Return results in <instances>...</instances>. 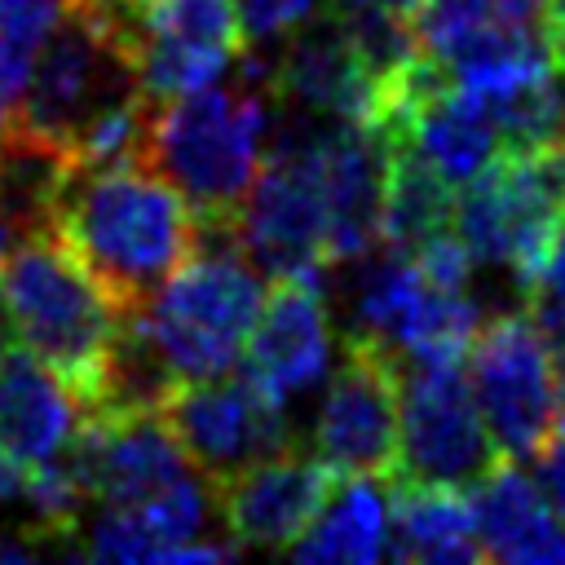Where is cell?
Here are the masks:
<instances>
[{
	"mask_svg": "<svg viewBox=\"0 0 565 565\" xmlns=\"http://www.w3.org/2000/svg\"><path fill=\"white\" fill-rule=\"evenodd\" d=\"M260 278L234 230H203L190 260L132 309L177 384L234 371L265 300Z\"/></svg>",
	"mask_w": 565,
	"mask_h": 565,
	"instance_id": "cell-5",
	"label": "cell"
},
{
	"mask_svg": "<svg viewBox=\"0 0 565 565\" xmlns=\"http://www.w3.org/2000/svg\"><path fill=\"white\" fill-rule=\"evenodd\" d=\"M349 274V335L384 344L393 358H463L481 309L472 287H446L384 243L344 260Z\"/></svg>",
	"mask_w": 565,
	"mask_h": 565,
	"instance_id": "cell-8",
	"label": "cell"
},
{
	"mask_svg": "<svg viewBox=\"0 0 565 565\" xmlns=\"http://www.w3.org/2000/svg\"><path fill=\"white\" fill-rule=\"evenodd\" d=\"M455 230V185L433 172L415 150L388 141L384 203H380V243L419 256L433 238Z\"/></svg>",
	"mask_w": 565,
	"mask_h": 565,
	"instance_id": "cell-22",
	"label": "cell"
},
{
	"mask_svg": "<svg viewBox=\"0 0 565 565\" xmlns=\"http://www.w3.org/2000/svg\"><path fill=\"white\" fill-rule=\"evenodd\" d=\"M499 450L459 358H397V468L388 481L472 490Z\"/></svg>",
	"mask_w": 565,
	"mask_h": 565,
	"instance_id": "cell-9",
	"label": "cell"
},
{
	"mask_svg": "<svg viewBox=\"0 0 565 565\" xmlns=\"http://www.w3.org/2000/svg\"><path fill=\"white\" fill-rule=\"evenodd\" d=\"M561 371H556V393H552V411H556V433H565V358H556Z\"/></svg>",
	"mask_w": 565,
	"mask_h": 565,
	"instance_id": "cell-31",
	"label": "cell"
},
{
	"mask_svg": "<svg viewBox=\"0 0 565 565\" xmlns=\"http://www.w3.org/2000/svg\"><path fill=\"white\" fill-rule=\"evenodd\" d=\"M88 4H97V9H110V13H124V18H137L146 0H88Z\"/></svg>",
	"mask_w": 565,
	"mask_h": 565,
	"instance_id": "cell-32",
	"label": "cell"
},
{
	"mask_svg": "<svg viewBox=\"0 0 565 565\" xmlns=\"http://www.w3.org/2000/svg\"><path fill=\"white\" fill-rule=\"evenodd\" d=\"M71 256L132 313L199 247V216L141 159L106 168H66L49 203V221Z\"/></svg>",
	"mask_w": 565,
	"mask_h": 565,
	"instance_id": "cell-1",
	"label": "cell"
},
{
	"mask_svg": "<svg viewBox=\"0 0 565 565\" xmlns=\"http://www.w3.org/2000/svg\"><path fill=\"white\" fill-rule=\"evenodd\" d=\"M265 88L278 106L362 124L371 119L380 93L353 35L327 4L287 35H278V57L265 62Z\"/></svg>",
	"mask_w": 565,
	"mask_h": 565,
	"instance_id": "cell-15",
	"label": "cell"
},
{
	"mask_svg": "<svg viewBox=\"0 0 565 565\" xmlns=\"http://www.w3.org/2000/svg\"><path fill=\"white\" fill-rule=\"evenodd\" d=\"M0 309H4V300H0ZM0 358H4V318H0Z\"/></svg>",
	"mask_w": 565,
	"mask_h": 565,
	"instance_id": "cell-33",
	"label": "cell"
},
{
	"mask_svg": "<svg viewBox=\"0 0 565 565\" xmlns=\"http://www.w3.org/2000/svg\"><path fill=\"white\" fill-rule=\"evenodd\" d=\"M534 481H539L543 499L552 503V512L565 525V433H556V437H547L539 446V455H534Z\"/></svg>",
	"mask_w": 565,
	"mask_h": 565,
	"instance_id": "cell-26",
	"label": "cell"
},
{
	"mask_svg": "<svg viewBox=\"0 0 565 565\" xmlns=\"http://www.w3.org/2000/svg\"><path fill=\"white\" fill-rule=\"evenodd\" d=\"M274 97L265 79L243 71L234 84H203L194 93L150 102L141 163L154 168L199 216L203 230H234L256 181Z\"/></svg>",
	"mask_w": 565,
	"mask_h": 565,
	"instance_id": "cell-2",
	"label": "cell"
},
{
	"mask_svg": "<svg viewBox=\"0 0 565 565\" xmlns=\"http://www.w3.org/2000/svg\"><path fill=\"white\" fill-rule=\"evenodd\" d=\"M132 31L137 18L71 0L31 57V75L9 128L57 150L71 168L75 141L102 115L132 97H146L132 62Z\"/></svg>",
	"mask_w": 565,
	"mask_h": 565,
	"instance_id": "cell-4",
	"label": "cell"
},
{
	"mask_svg": "<svg viewBox=\"0 0 565 565\" xmlns=\"http://www.w3.org/2000/svg\"><path fill=\"white\" fill-rule=\"evenodd\" d=\"M71 0H0V44L35 53Z\"/></svg>",
	"mask_w": 565,
	"mask_h": 565,
	"instance_id": "cell-24",
	"label": "cell"
},
{
	"mask_svg": "<svg viewBox=\"0 0 565 565\" xmlns=\"http://www.w3.org/2000/svg\"><path fill=\"white\" fill-rule=\"evenodd\" d=\"M521 300H525V318L543 335L547 353L565 358V225L547 243L534 274L521 282Z\"/></svg>",
	"mask_w": 565,
	"mask_h": 565,
	"instance_id": "cell-23",
	"label": "cell"
},
{
	"mask_svg": "<svg viewBox=\"0 0 565 565\" xmlns=\"http://www.w3.org/2000/svg\"><path fill=\"white\" fill-rule=\"evenodd\" d=\"M331 494V468L309 455L282 446L269 459L243 468L238 477L216 486V516L234 547H269L287 552L296 534L313 521L322 499Z\"/></svg>",
	"mask_w": 565,
	"mask_h": 565,
	"instance_id": "cell-16",
	"label": "cell"
},
{
	"mask_svg": "<svg viewBox=\"0 0 565 565\" xmlns=\"http://www.w3.org/2000/svg\"><path fill=\"white\" fill-rule=\"evenodd\" d=\"M247 31L234 0H146L132 31V62L146 102H168L234 75Z\"/></svg>",
	"mask_w": 565,
	"mask_h": 565,
	"instance_id": "cell-13",
	"label": "cell"
},
{
	"mask_svg": "<svg viewBox=\"0 0 565 565\" xmlns=\"http://www.w3.org/2000/svg\"><path fill=\"white\" fill-rule=\"evenodd\" d=\"M322 278L327 274L274 278L243 344V375L282 406L313 393L331 366L335 335Z\"/></svg>",
	"mask_w": 565,
	"mask_h": 565,
	"instance_id": "cell-14",
	"label": "cell"
},
{
	"mask_svg": "<svg viewBox=\"0 0 565 565\" xmlns=\"http://www.w3.org/2000/svg\"><path fill=\"white\" fill-rule=\"evenodd\" d=\"M313 455L331 468V477H393L397 358L384 344L366 335H344V353L313 415Z\"/></svg>",
	"mask_w": 565,
	"mask_h": 565,
	"instance_id": "cell-12",
	"label": "cell"
},
{
	"mask_svg": "<svg viewBox=\"0 0 565 565\" xmlns=\"http://www.w3.org/2000/svg\"><path fill=\"white\" fill-rule=\"evenodd\" d=\"M22 490H26V463L0 455V503H22Z\"/></svg>",
	"mask_w": 565,
	"mask_h": 565,
	"instance_id": "cell-28",
	"label": "cell"
},
{
	"mask_svg": "<svg viewBox=\"0 0 565 565\" xmlns=\"http://www.w3.org/2000/svg\"><path fill=\"white\" fill-rule=\"evenodd\" d=\"M552 106H556V141H565V71L552 66Z\"/></svg>",
	"mask_w": 565,
	"mask_h": 565,
	"instance_id": "cell-30",
	"label": "cell"
},
{
	"mask_svg": "<svg viewBox=\"0 0 565 565\" xmlns=\"http://www.w3.org/2000/svg\"><path fill=\"white\" fill-rule=\"evenodd\" d=\"M287 552L296 561L353 565L388 556V486H380V477H344V486L322 499V508Z\"/></svg>",
	"mask_w": 565,
	"mask_h": 565,
	"instance_id": "cell-21",
	"label": "cell"
},
{
	"mask_svg": "<svg viewBox=\"0 0 565 565\" xmlns=\"http://www.w3.org/2000/svg\"><path fill=\"white\" fill-rule=\"evenodd\" d=\"M472 525L486 561L512 565H556L565 561V525L543 499L539 481L521 472V463L499 459L472 486Z\"/></svg>",
	"mask_w": 565,
	"mask_h": 565,
	"instance_id": "cell-18",
	"label": "cell"
},
{
	"mask_svg": "<svg viewBox=\"0 0 565 565\" xmlns=\"http://www.w3.org/2000/svg\"><path fill=\"white\" fill-rule=\"evenodd\" d=\"M31 57H35V53H22V49L0 44V132L13 124L18 97H22L26 75H31Z\"/></svg>",
	"mask_w": 565,
	"mask_h": 565,
	"instance_id": "cell-27",
	"label": "cell"
},
{
	"mask_svg": "<svg viewBox=\"0 0 565 565\" xmlns=\"http://www.w3.org/2000/svg\"><path fill=\"white\" fill-rule=\"evenodd\" d=\"M388 172V137L362 119H327L322 190H327V256L344 265L380 243V203Z\"/></svg>",
	"mask_w": 565,
	"mask_h": 565,
	"instance_id": "cell-17",
	"label": "cell"
},
{
	"mask_svg": "<svg viewBox=\"0 0 565 565\" xmlns=\"http://www.w3.org/2000/svg\"><path fill=\"white\" fill-rule=\"evenodd\" d=\"M388 556L428 565L486 561L468 494L450 486L388 481Z\"/></svg>",
	"mask_w": 565,
	"mask_h": 565,
	"instance_id": "cell-20",
	"label": "cell"
},
{
	"mask_svg": "<svg viewBox=\"0 0 565 565\" xmlns=\"http://www.w3.org/2000/svg\"><path fill=\"white\" fill-rule=\"evenodd\" d=\"M159 415L168 419L172 437L181 441L185 459L212 486L238 477L243 468L269 459L274 450L291 446L287 406L274 402L247 375H212L177 384Z\"/></svg>",
	"mask_w": 565,
	"mask_h": 565,
	"instance_id": "cell-11",
	"label": "cell"
},
{
	"mask_svg": "<svg viewBox=\"0 0 565 565\" xmlns=\"http://www.w3.org/2000/svg\"><path fill=\"white\" fill-rule=\"evenodd\" d=\"M565 225V141L534 150H499L455 194V234L472 265L516 278L534 274L547 243Z\"/></svg>",
	"mask_w": 565,
	"mask_h": 565,
	"instance_id": "cell-7",
	"label": "cell"
},
{
	"mask_svg": "<svg viewBox=\"0 0 565 565\" xmlns=\"http://www.w3.org/2000/svg\"><path fill=\"white\" fill-rule=\"evenodd\" d=\"M322 115L278 106L234 234L265 278L327 274V190H322Z\"/></svg>",
	"mask_w": 565,
	"mask_h": 565,
	"instance_id": "cell-6",
	"label": "cell"
},
{
	"mask_svg": "<svg viewBox=\"0 0 565 565\" xmlns=\"http://www.w3.org/2000/svg\"><path fill=\"white\" fill-rule=\"evenodd\" d=\"M0 269V300L13 340L35 362H44L79 397L84 411H97L128 313L44 225L22 234Z\"/></svg>",
	"mask_w": 565,
	"mask_h": 565,
	"instance_id": "cell-3",
	"label": "cell"
},
{
	"mask_svg": "<svg viewBox=\"0 0 565 565\" xmlns=\"http://www.w3.org/2000/svg\"><path fill=\"white\" fill-rule=\"evenodd\" d=\"M35 556H40V543H31L22 534H0V561L22 565V561H35Z\"/></svg>",
	"mask_w": 565,
	"mask_h": 565,
	"instance_id": "cell-29",
	"label": "cell"
},
{
	"mask_svg": "<svg viewBox=\"0 0 565 565\" xmlns=\"http://www.w3.org/2000/svg\"><path fill=\"white\" fill-rule=\"evenodd\" d=\"M79 397L22 344L0 358V455L44 463L66 450L79 428Z\"/></svg>",
	"mask_w": 565,
	"mask_h": 565,
	"instance_id": "cell-19",
	"label": "cell"
},
{
	"mask_svg": "<svg viewBox=\"0 0 565 565\" xmlns=\"http://www.w3.org/2000/svg\"><path fill=\"white\" fill-rule=\"evenodd\" d=\"M468 388L499 459L525 463L556 433V411H552L556 366L525 309L494 313L472 331Z\"/></svg>",
	"mask_w": 565,
	"mask_h": 565,
	"instance_id": "cell-10",
	"label": "cell"
},
{
	"mask_svg": "<svg viewBox=\"0 0 565 565\" xmlns=\"http://www.w3.org/2000/svg\"><path fill=\"white\" fill-rule=\"evenodd\" d=\"M247 40H278L305 18H313L327 0H234Z\"/></svg>",
	"mask_w": 565,
	"mask_h": 565,
	"instance_id": "cell-25",
	"label": "cell"
}]
</instances>
